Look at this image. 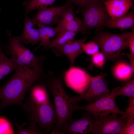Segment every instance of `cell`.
<instances>
[{"instance_id":"20","label":"cell","mask_w":134,"mask_h":134,"mask_svg":"<svg viewBox=\"0 0 134 134\" xmlns=\"http://www.w3.org/2000/svg\"><path fill=\"white\" fill-rule=\"evenodd\" d=\"M15 70L11 59L6 56L2 50L0 40V81Z\"/></svg>"},{"instance_id":"11","label":"cell","mask_w":134,"mask_h":134,"mask_svg":"<svg viewBox=\"0 0 134 134\" xmlns=\"http://www.w3.org/2000/svg\"><path fill=\"white\" fill-rule=\"evenodd\" d=\"M69 2L62 5L46 7L38 10L32 20L34 25L39 27L50 26L57 24L63 11L70 6Z\"/></svg>"},{"instance_id":"2","label":"cell","mask_w":134,"mask_h":134,"mask_svg":"<svg viewBox=\"0 0 134 134\" xmlns=\"http://www.w3.org/2000/svg\"><path fill=\"white\" fill-rule=\"evenodd\" d=\"M64 74L57 76L51 71L45 73L43 82L50 90L53 98L57 115V120L51 134H64L68 121L72 118L73 106L76 103L74 97L66 93L63 83Z\"/></svg>"},{"instance_id":"22","label":"cell","mask_w":134,"mask_h":134,"mask_svg":"<svg viewBox=\"0 0 134 134\" xmlns=\"http://www.w3.org/2000/svg\"><path fill=\"white\" fill-rule=\"evenodd\" d=\"M79 32L65 31L57 35V36L47 46L44 48L47 50L63 45L74 39L76 34Z\"/></svg>"},{"instance_id":"18","label":"cell","mask_w":134,"mask_h":134,"mask_svg":"<svg viewBox=\"0 0 134 134\" xmlns=\"http://www.w3.org/2000/svg\"><path fill=\"white\" fill-rule=\"evenodd\" d=\"M40 41L39 45L34 50V51L41 46L44 48L48 46L53 40V38L56 34L55 28L49 26H42L39 27Z\"/></svg>"},{"instance_id":"3","label":"cell","mask_w":134,"mask_h":134,"mask_svg":"<svg viewBox=\"0 0 134 134\" xmlns=\"http://www.w3.org/2000/svg\"><path fill=\"white\" fill-rule=\"evenodd\" d=\"M7 33L9 41L6 47V53L11 56L15 71L29 72L34 68L43 66L45 56H36L23 44L15 41L10 31Z\"/></svg>"},{"instance_id":"25","label":"cell","mask_w":134,"mask_h":134,"mask_svg":"<svg viewBox=\"0 0 134 134\" xmlns=\"http://www.w3.org/2000/svg\"><path fill=\"white\" fill-rule=\"evenodd\" d=\"M116 94L128 97L129 98L134 97V79L132 78L122 87H117Z\"/></svg>"},{"instance_id":"28","label":"cell","mask_w":134,"mask_h":134,"mask_svg":"<svg viewBox=\"0 0 134 134\" xmlns=\"http://www.w3.org/2000/svg\"><path fill=\"white\" fill-rule=\"evenodd\" d=\"M83 51L87 54L93 55L99 52V47L94 41H91L84 43L82 46Z\"/></svg>"},{"instance_id":"8","label":"cell","mask_w":134,"mask_h":134,"mask_svg":"<svg viewBox=\"0 0 134 134\" xmlns=\"http://www.w3.org/2000/svg\"><path fill=\"white\" fill-rule=\"evenodd\" d=\"M117 115L108 114L94 119L91 133L94 134H122L127 118Z\"/></svg>"},{"instance_id":"17","label":"cell","mask_w":134,"mask_h":134,"mask_svg":"<svg viewBox=\"0 0 134 134\" xmlns=\"http://www.w3.org/2000/svg\"><path fill=\"white\" fill-rule=\"evenodd\" d=\"M104 26L110 28H116L123 30L134 28V13L130 11L127 14L115 18H109L104 25Z\"/></svg>"},{"instance_id":"32","label":"cell","mask_w":134,"mask_h":134,"mask_svg":"<svg viewBox=\"0 0 134 134\" xmlns=\"http://www.w3.org/2000/svg\"><path fill=\"white\" fill-rule=\"evenodd\" d=\"M129 98V103L128 107L126 109L125 112L131 118H134V97Z\"/></svg>"},{"instance_id":"1","label":"cell","mask_w":134,"mask_h":134,"mask_svg":"<svg viewBox=\"0 0 134 134\" xmlns=\"http://www.w3.org/2000/svg\"><path fill=\"white\" fill-rule=\"evenodd\" d=\"M45 74L43 66L34 68L29 72L15 71L0 87V110L12 105H22L26 93Z\"/></svg>"},{"instance_id":"6","label":"cell","mask_w":134,"mask_h":134,"mask_svg":"<svg viewBox=\"0 0 134 134\" xmlns=\"http://www.w3.org/2000/svg\"><path fill=\"white\" fill-rule=\"evenodd\" d=\"M116 90L117 87L113 88L107 95L85 106H79L75 103L73 106V111L86 110L93 116L94 119L100 116L111 113L120 114L127 118L128 115L125 112L120 110L115 103V99L117 97Z\"/></svg>"},{"instance_id":"35","label":"cell","mask_w":134,"mask_h":134,"mask_svg":"<svg viewBox=\"0 0 134 134\" xmlns=\"http://www.w3.org/2000/svg\"><path fill=\"white\" fill-rule=\"evenodd\" d=\"M101 0L103 2L106 1H107V0Z\"/></svg>"},{"instance_id":"30","label":"cell","mask_w":134,"mask_h":134,"mask_svg":"<svg viewBox=\"0 0 134 134\" xmlns=\"http://www.w3.org/2000/svg\"><path fill=\"white\" fill-rule=\"evenodd\" d=\"M127 121L122 134H134V119L129 116L126 118Z\"/></svg>"},{"instance_id":"5","label":"cell","mask_w":134,"mask_h":134,"mask_svg":"<svg viewBox=\"0 0 134 134\" xmlns=\"http://www.w3.org/2000/svg\"><path fill=\"white\" fill-rule=\"evenodd\" d=\"M130 33L116 34L105 32L98 33L92 40L100 47L106 58L115 60L122 56L124 43Z\"/></svg>"},{"instance_id":"16","label":"cell","mask_w":134,"mask_h":134,"mask_svg":"<svg viewBox=\"0 0 134 134\" xmlns=\"http://www.w3.org/2000/svg\"><path fill=\"white\" fill-rule=\"evenodd\" d=\"M39 80L33 85L29 90L30 96L27 101L36 104L51 102L46 85L43 81L39 82Z\"/></svg>"},{"instance_id":"7","label":"cell","mask_w":134,"mask_h":134,"mask_svg":"<svg viewBox=\"0 0 134 134\" xmlns=\"http://www.w3.org/2000/svg\"><path fill=\"white\" fill-rule=\"evenodd\" d=\"M81 8L83 32L87 29L104 26L105 23L110 18L101 0H92Z\"/></svg>"},{"instance_id":"15","label":"cell","mask_w":134,"mask_h":134,"mask_svg":"<svg viewBox=\"0 0 134 134\" xmlns=\"http://www.w3.org/2000/svg\"><path fill=\"white\" fill-rule=\"evenodd\" d=\"M106 10L111 18L123 16L133 4V0H108L103 2Z\"/></svg>"},{"instance_id":"21","label":"cell","mask_w":134,"mask_h":134,"mask_svg":"<svg viewBox=\"0 0 134 134\" xmlns=\"http://www.w3.org/2000/svg\"><path fill=\"white\" fill-rule=\"evenodd\" d=\"M113 73L117 79L125 80L130 78L134 73L130 65L124 62L117 63L113 69Z\"/></svg>"},{"instance_id":"9","label":"cell","mask_w":134,"mask_h":134,"mask_svg":"<svg viewBox=\"0 0 134 134\" xmlns=\"http://www.w3.org/2000/svg\"><path fill=\"white\" fill-rule=\"evenodd\" d=\"M106 75L101 74L91 77L88 88L84 93L74 97L75 102L84 100L90 103L108 95L110 92Z\"/></svg>"},{"instance_id":"24","label":"cell","mask_w":134,"mask_h":134,"mask_svg":"<svg viewBox=\"0 0 134 134\" xmlns=\"http://www.w3.org/2000/svg\"><path fill=\"white\" fill-rule=\"evenodd\" d=\"M27 124L24 122L21 124L16 123L15 125L17 128L16 134H45L39 129L35 123L29 122V125L27 129H24V126Z\"/></svg>"},{"instance_id":"10","label":"cell","mask_w":134,"mask_h":134,"mask_svg":"<svg viewBox=\"0 0 134 134\" xmlns=\"http://www.w3.org/2000/svg\"><path fill=\"white\" fill-rule=\"evenodd\" d=\"M63 74V79L67 87L79 94L86 91L92 76L85 71L71 67Z\"/></svg>"},{"instance_id":"19","label":"cell","mask_w":134,"mask_h":134,"mask_svg":"<svg viewBox=\"0 0 134 134\" xmlns=\"http://www.w3.org/2000/svg\"><path fill=\"white\" fill-rule=\"evenodd\" d=\"M56 35L65 31L79 32L83 30V21L78 18L66 23L58 22L55 28Z\"/></svg>"},{"instance_id":"31","label":"cell","mask_w":134,"mask_h":134,"mask_svg":"<svg viewBox=\"0 0 134 134\" xmlns=\"http://www.w3.org/2000/svg\"><path fill=\"white\" fill-rule=\"evenodd\" d=\"M134 28L132 29V31L126 40L123 45L124 48L127 46L129 48L131 53L134 55Z\"/></svg>"},{"instance_id":"13","label":"cell","mask_w":134,"mask_h":134,"mask_svg":"<svg viewBox=\"0 0 134 134\" xmlns=\"http://www.w3.org/2000/svg\"><path fill=\"white\" fill-rule=\"evenodd\" d=\"M87 38L86 36L79 39H73L63 45L51 49L57 56H66L68 59L70 65H72L76 58L83 51L82 45L86 41Z\"/></svg>"},{"instance_id":"29","label":"cell","mask_w":134,"mask_h":134,"mask_svg":"<svg viewBox=\"0 0 134 134\" xmlns=\"http://www.w3.org/2000/svg\"><path fill=\"white\" fill-rule=\"evenodd\" d=\"M105 59L104 54L102 52H99L92 56V61L95 65L101 68L104 65Z\"/></svg>"},{"instance_id":"26","label":"cell","mask_w":134,"mask_h":134,"mask_svg":"<svg viewBox=\"0 0 134 134\" xmlns=\"http://www.w3.org/2000/svg\"><path fill=\"white\" fill-rule=\"evenodd\" d=\"M14 133L10 122L6 118L0 116V134H13Z\"/></svg>"},{"instance_id":"12","label":"cell","mask_w":134,"mask_h":134,"mask_svg":"<svg viewBox=\"0 0 134 134\" xmlns=\"http://www.w3.org/2000/svg\"><path fill=\"white\" fill-rule=\"evenodd\" d=\"M94 119L89 113H84L79 119L69 120L64 130V134H86L91 133Z\"/></svg>"},{"instance_id":"14","label":"cell","mask_w":134,"mask_h":134,"mask_svg":"<svg viewBox=\"0 0 134 134\" xmlns=\"http://www.w3.org/2000/svg\"><path fill=\"white\" fill-rule=\"evenodd\" d=\"M35 25L32 19L26 16L24 19V28L21 34L13 36L14 40L21 44L34 45L40 41L39 32L38 29L34 28Z\"/></svg>"},{"instance_id":"34","label":"cell","mask_w":134,"mask_h":134,"mask_svg":"<svg viewBox=\"0 0 134 134\" xmlns=\"http://www.w3.org/2000/svg\"><path fill=\"white\" fill-rule=\"evenodd\" d=\"M127 56L128 57L130 61L131 66L133 72L134 71V55L131 53H128Z\"/></svg>"},{"instance_id":"27","label":"cell","mask_w":134,"mask_h":134,"mask_svg":"<svg viewBox=\"0 0 134 134\" xmlns=\"http://www.w3.org/2000/svg\"><path fill=\"white\" fill-rule=\"evenodd\" d=\"M77 18L74 13L73 7L70 6L65 9L62 13L58 23H66Z\"/></svg>"},{"instance_id":"4","label":"cell","mask_w":134,"mask_h":134,"mask_svg":"<svg viewBox=\"0 0 134 134\" xmlns=\"http://www.w3.org/2000/svg\"><path fill=\"white\" fill-rule=\"evenodd\" d=\"M30 122L37 124L45 134L50 133L57 120V115L52 102L41 104H33L27 101L22 105Z\"/></svg>"},{"instance_id":"23","label":"cell","mask_w":134,"mask_h":134,"mask_svg":"<svg viewBox=\"0 0 134 134\" xmlns=\"http://www.w3.org/2000/svg\"><path fill=\"white\" fill-rule=\"evenodd\" d=\"M58 0H25L22 3L25 8V13L28 14L36 9L47 7Z\"/></svg>"},{"instance_id":"33","label":"cell","mask_w":134,"mask_h":134,"mask_svg":"<svg viewBox=\"0 0 134 134\" xmlns=\"http://www.w3.org/2000/svg\"><path fill=\"white\" fill-rule=\"evenodd\" d=\"M69 3H74L81 7L86 6L92 0H68Z\"/></svg>"}]
</instances>
